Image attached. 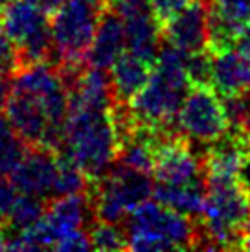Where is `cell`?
Wrapping results in <instances>:
<instances>
[{
    "mask_svg": "<svg viewBox=\"0 0 250 252\" xmlns=\"http://www.w3.org/2000/svg\"><path fill=\"white\" fill-rule=\"evenodd\" d=\"M59 168H61V157L57 151L33 147L26 153L9 179L24 193L41 197L44 201H52L57 197Z\"/></svg>",
    "mask_w": 250,
    "mask_h": 252,
    "instance_id": "4fadbf2b",
    "label": "cell"
},
{
    "mask_svg": "<svg viewBox=\"0 0 250 252\" xmlns=\"http://www.w3.org/2000/svg\"><path fill=\"white\" fill-rule=\"evenodd\" d=\"M28 144L0 112V177H9L28 153Z\"/></svg>",
    "mask_w": 250,
    "mask_h": 252,
    "instance_id": "ac0fdd59",
    "label": "cell"
},
{
    "mask_svg": "<svg viewBox=\"0 0 250 252\" xmlns=\"http://www.w3.org/2000/svg\"><path fill=\"white\" fill-rule=\"evenodd\" d=\"M22 66V59L15 42L0 26V77H9Z\"/></svg>",
    "mask_w": 250,
    "mask_h": 252,
    "instance_id": "7402d4cb",
    "label": "cell"
},
{
    "mask_svg": "<svg viewBox=\"0 0 250 252\" xmlns=\"http://www.w3.org/2000/svg\"><path fill=\"white\" fill-rule=\"evenodd\" d=\"M232 46H236V48L250 54V24H247V26L237 33L234 42H232Z\"/></svg>",
    "mask_w": 250,
    "mask_h": 252,
    "instance_id": "cb8c5ba5",
    "label": "cell"
},
{
    "mask_svg": "<svg viewBox=\"0 0 250 252\" xmlns=\"http://www.w3.org/2000/svg\"><path fill=\"white\" fill-rule=\"evenodd\" d=\"M164 42L173 44L184 54L208 52L210 6L208 0H191L162 26Z\"/></svg>",
    "mask_w": 250,
    "mask_h": 252,
    "instance_id": "7c38bea8",
    "label": "cell"
},
{
    "mask_svg": "<svg viewBox=\"0 0 250 252\" xmlns=\"http://www.w3.org/2000/svg\"><path fill=\"white\" fill-rule=\"evenodd\" d=\"M30 2L37 7H41L42 11H46L50 17L56 13V9L62 4V0H30Z\"/></svg>",
    "mask_w": 250,
    "mask_h": 252,
    "instance_id": "484cf974",
    "label": "cell"
},
{
    "mask_svg": "<svg viewBox=\"0 0 250 252\" xmlns=\"http://www.w3.org/2000/svg\"><path fill=\"white\" fill-rule=\"evenodd\" d=\"M181 134H167L162 140L153 169V199L201 219L206 191L208 169L204 153Z\"/></svg>",
    "mask_w": 250,
    "mask_h": 252,
    "instance_id": "3957f363",
    "label": "cell"
},
{
    "mask_svg": "<svg viewBox=\"0 0 250 252\" xmlns=\"http://www.w3.org/2000/svg\"><path fill=\"white\" fill-rule=\"evenodd\" d=\"M127 249L158 252L191 249L199 243V228L193 217L175 210L156 199L140 204L125 221Z\"/></svg>",
    "mask_w": 250,
    "mask_h": 252,
    "instance_id": "8992f818",
    "label": "cell"
},
{
    "mask_svg": "<svg viewBox=\"0 0 250 252\" xmlns=\"http://www.w3.org/2000/svg\"><path fill=\"white\" fill-rule=\"evenodd\" d=\"M173 131L195 146H212L230 133L222 98L212 85H191L177 112Z\"/></svg>",
    "mask_w": 250,
    "mask_h": 252,
    "instance_id": "9c48e42d",
    "label": "cell"
},
{
    "mask_svg": "<svg viewBox=\"0 0 250 252\" xmlns=\"http://www.w3.org/2000/svg\"><path fill=\"white\" fill-rule=\"evenodd\" d=\"M11 2H13V0H0V15L6 11V7L9 6Z\"/></svg>",
    "mask_w": 250,
    "mask_h": 252,
    "instance_id": "4316f807",
    "label": "cell"
},
{
    "mask_svg": "<svg viewBox=\"0 0 250 252\" xmlns=\"http://www.w3.org/2000/svg\"><path fill=\"white\" fill-rule=\"evenodd\" d=\"M210 52L230 48L236 35L250 24V0H208Z\"/></svg>",
    "mask_w": 250,
    "mask_h": 252,
    "instance_id": "9a60e30c",
    "label": "cell"
},
{
    "mask_svg": "<svg viewBox=\"0 0 250 252\" xmlns=\"http://www.w3.org/2000/svg\"><path fill=\"white\" fill-rule=\"evenodd\" d=\"M186 59L188 54L169 42L160 46L146 87L131 103L124 105L132 124L177 134L173 131L177 112L193 85L188 74Z\"/></svg>",
    "mask_w": 250,
    "mask_h": 252,
    "instance_id": "277c9868",
    "label": "cell"
},
{
    "mask_svg": "<svg viewBox=\"0 0 250 252\" xmlns=\"http://www.w3.org/2000/svg\"><path fill=\"white\" fill-rule=\"evenodd\" d=\"M107 9L124 24L127 50L155 64L162 46V24L151 0H107Z\"/></svg>",
    "mask_w": 250,
    "mask_h": 252,
    "instance_id": "8fae6325",
    "label": "cell"
},
{
    "mask_svg": "<svg viewBox=\"0 0 250 252\" xmlns=\"http://www.w3.org/2000/svg\"><path fill=\"white\" fill-rule=\"evenodd\" d=\"M9 96H11V79L0 77V112L6 111Z\"/></svg>",
    "mask_w": 250,
    "mask_h": 252,
    "instance_id": "d4e9b609",
    "label": "cell"
},
{
    "mask_svg": "<svg viewBox=\"0 0 250 252\" xmlns=\"http://www.w3.org/2000/svg\"><path fill=\"white\" fill-rule=\"evenodd\" d=\"M122 136L118 126V103H96L70 98L68 116L57 153L96 182L118 162Z\"/></svg>",
    "mask_w": 250,
    "mask_h": 252,
    "instance_id": "7a4b0ae2",
    "label": "cell"
},
{
    "mask_svg": "<svg viewBox=\"0 0 250 252\" xmlns=\"http://www.w3.org/2000/svg\"><path fill=\"white\" fill-rule=\"evenodd\" d=\"M191 0H151L155 7V13L158 17L160 24L164 26L173 15H177L182 7H186Z\"/></svg>",
    "mask_w": 250,
    "mask_h": 252,
    "instance_id": "603a6c76",
    "label": "cell"
},
{
    "mask_svg": "<svg viewBox=\"0 0 250 252\" xmlns=\"http://www.w3.org/2000/svg\"><path fill=\"white\" fill-rule=\"evenodd\" d=\"M107 11V0H62L52 15L54 57L62 68L81 66Z\"/></svg>",
    "mask_w": 250,
    "mask_h": 252,
    "instance_id": "52a82bcc",
    "label": "cell"
},
{
    "mask_svg": "<svg viewBox=\"0 0 250 252\" xmlns=\"http://www.w3.org/2000/svg\"><path fill=\"white\" fill-rule=\"evenodd\" d=\"M68 109V77L48 61L22 64L11 79L6 116L28 146L57 151Z\"/></svg>",
    "mask_w": 250,
    "mask_h": 252,
    "instance_id": "6da1fadb",
    "label": "cell"
},
{
    "mask_svg": "<svg viewBox=\"0 0 250 252\" xmlns=\"http://www.w3.org/2000/svg\"><path fill=\"white\" fill-rule=\"evenodd\" d=\"M153 63L134 56L132 52L127 50L109 70L112 94H114L116 103L120 105L131 103L134 96L146 87L147 79L153 72Z\"/></svg>",
    "mask_w": 250,
    "mask_h": 252,
    "instance_id": "e0dca14e",
    "label": "cell"
},
{
    "mask_svg": "<svg viewBox=\"0 0 250 252\" xmlns=\"http://www.w3.org/2000/svg\"><path fill=\"white\" fill-rule=\"evenodd\" d=\"M221 98L230 124V133L250 138V91Z\"/></svg>",
    "mask_w": 250,
    "mask_h": 252,
    "instance_id": "d6986e66",
    "label": "cell"
},
{
    "mask_svg": "<svg viewBox=\"0 0 250 252\" xmlns=\"http://www.w3.org/2000/svg\"><path fill=\"white\" fill-rule=\"evenodd\" d=\"M250 221V191L241 175L208 173L197 249H239Z\"/></svg>",
    "mask_w": 250,
    "mask_h": 252,
    "instance_id": "5b68a950",
    "label": "cell"
},
{
    "mask_svg": "<svg viewBox=\"0 0 250 252\" xmlns=\"http://www.w3.org/2000/svg\"><path fill=\"white\" fill-rule=\"evenodd\" d=\"M92 249L96 251H122L127 249V234L124 224L105 223L94 219V224L89 228Z\"/></svg>",
    "mask_w": 250,
    "mask_h": 252,
    "instance_id": "ffe728a7",
    "label": "cell"
},
{
    "mask_svg": "<svg viewBox=\"0 0 250 252\" xmlns=\"http://www.w3.org/2000/svg\"><path fill=\"white\" fill-rule=\"evenodd\" d=\"M50 15L30 0H13L2 13V30L19 48L22 64L42 63L54 57Z\"/></svg>",
    "mask_w": 250,
    "mask_h": 252,
    "instance_id": "30bf717a",
    "label": "cell"
},
{
    "mask_svg": "<svg viewBox=\"0 0 250 252\" xmlns=\"http://www.w3.org/2000/svg\"><path fill=\"white\" fill-rule=\"evenodd\" d=\"M210 54V85L219 96H232L250 91V54L236 46L216 50Z\"/></svg>",
    "mask_w": 250,
    "mask_h": 252,
    "instance_id": "5bb4252c",
    "label": "cell"
},
{
    "mask_svg": "<svg viewBox=\"0 0 250 252\" xmlns=\"http://www.w3.org/2000/svg\"><path fill=\"white\" fill-rule=\"evenodd\" d=\"M127 52V39H125L124 24L112 11H105L99 22L96 37L87 54V64L101 70H111V66Z\"/></svg>",
    "mask_w": 250,
    "mask_h": 252,
    "instance_id": "2e32d148",
    "label": "cell"
},
{
    "mask_svg": "<svg viewBox=\"0 0 250 252\" xmlns=\"http://www.w3.org/2000/svg\"><path fill=\"white\" fill-rule=\"evenodd\" d=\"M155 181L149 173L116 162L114 168L92 182V206L97 221L124 224L127 217L153 197Z\"/></svg>",
    "mask_w": 250,
    "mask_h": 252,
    "instance_id": "ba28073f",
    "label": "cell"
},
{
    "mask_svg": "<svg viewBox=\"0 0 250 252\" xmlns=\"http://www.w3.org/2000/svg\"><path fill=\"white\" fill-rule=\"evenodd\" d=\"M21 195L22 191L11 179L0 177V230H4L9 224V219L13 216V210Z\"/></svg>",
    "mask_w": 250,
    "mask_h": 252,
    "instance_id": "44dd1931",
    "label": "cell"
}]
</instances>
